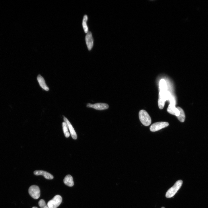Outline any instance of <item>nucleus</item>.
<instances>
[{
    "label": "nucleus",
    "mask_w": 208,
    "mask_h": 208,
    "mask_svg": "<svg viewBox=\"0 0 208 208\" xmlns=\"http://www.w3.org/2000/svg\"><path fill=\"white\" fill-rule=\"evenodd\" d=\"M32 208H37L36 207H32Z\"/></svg>",
    "instance_id": "6ab92c4d"
},
{
    "label": "nucleus",
    "mask_w": 208,
    "mask_h": 208,
    "mask_svg": "<svg viewBox=\"0 0 208 208\" xmlns=\"http://www.w3.org/2000/svg\"><path fill=\"white\" fill-rule=\"evenodd\" d=\"M38 205L41 208H49L43 199H41L39 201Z\"/></svg>",
    "instance_id": "a211bd4d"
},
{
    "label": "nucleus",
    "mask_w": 208,
    "mask_h": 208,
    "mask_svg": "<svg viewBox=\"0 0 208 208\" xmlns=\"http://www.w3.org/2000/svg\"><path fill=\"white\" fill-rule=\"evenodd\" d=\"M169 123L167 122H160L152 124L150 128V131L152 132L158 131L160 130L168 127Z\"/></svg>",
    "instance_id": "20e7f679"
},
{
    "label": "nucleus",
    "mask_w": 208,
    "mask_h": 208,
    "mask_svg": "<svg viewBox=\"0 0 208 208\" xmlns=\"http://www.w3.org/2000/svg\"><path fill=\"white\" fill-rule=\"evenodd\" d=\"M64 120L65 122L67 123L72 138L76 140L77 138V136L76 133L72 127V125L68 119L65 117H64Z\"/></svg>",
    "instance_id": "1a4fd4ad"
},
{
    "label": "nucleus",
    "mask_w": 208,
    "mask_h": 208,
    "mask_svg": "<svg viewBox=\"0 0 208 208\" xmlns=\"http://www.w3.org/2000/svg\"><path fill=\"white\" fill-rule=\"evenodd\" d=\"M62 127L65 137L66 138H68L70 136V134L69 132L68 128L67 125L65 121L62 123Z\"/></svg>",
    "instance_id": "f3484780"
},
{
    "label": "nucleus",
    "mask_w": 208,
    "mask_h": 208,
    "mask_svg": "<svg viewBox=\"0 0 208 208\" xmlns=\"http://www.w3.org/2000/svg\"><path fill=\"white\" fill-rule=\"evenodd\" d=\"M159 89L160 91L165 92L167 91L166 82L164 79H162L160 81Z\"/></svg>",
    "instance_id": "2eb2a0df"
},
{
    "label": "nucleus",
    "mask_w": 208,
    "mask_h": 208,
    "mask_svg": "<svg viewBox=\"0 0 208 208\" xmlns=\"http://www.w3.org/2000/svg\"><path fill=\"white\" fill-rule=\"evenodd\" d=\"M85 40L89 50H91L94 46V39L92 33L88 32L85 36Z\"/></svg>",
    "instance_id": "6e6552de"
},
{
    "label": "nucleus",
    "mask_w": 208,
    "mask_h": 208,
    "mask_svg": "<svg viewBox=\"0 0 208 208\" xmlns=\"http://www.w3.org/2000/svg\"><path fill=\"white\" fill-rule=\"evenodd\" d=\"M63 181L64 184L68 186L71 187L74 185L73 179L70 175H67Z\"/></svg>",
    "instance_id": "ddd939ff"
},
{
    "label": "nucleus",
    "mask_w": 208,
    "mask_h": 208,
    "mask_svg": "<svg viewBox=\"0 0 208 208\" xmlns=\"http://www.w3.org/2000/svg\"><path fill=\"white\" fill-rule=\"evenodd\" d=\"M180 112L179 115L177 116L178 120L181 122H184L185 119V115L183 110L180 107H176Z\"/></svg>",
    "instance_id": "4468645a"
},
{
    "label": "nucleus",
    "mask_w": 208,
    "mask_h": 208,
    "mask_svg": "<svg viewBox=\"0 0 208 208\" xmlns=\"http://www.w3.org/2000/svg\"><path fill=\"white\" fill-rule=\"evenodd\" d=\"M171 96L170 93L167 91H160L158 103L160 109H162L163 108L166 101L169 100Z\"/></svg>",
    "instance_id": "f257e3e1"
},
{
    "label": "nucleus",
    "mask_w": 208,
    "mask_h": 208,
    "mask_svg": "<svg viewBox=\"0 0 208 208\" xmlns=\"http://www.w3.org/2000/svg\"><path fill=\"white\" fill-rule=\"evenodd\" d=\"M37 79L40 86L42 88L47 91L49 90V88L46 85L44 79L40 75H39L38 76Z\"/></svg>",
    "instance_id": "f8f14e48"
},
{
    "label": "nucleus",
    "mask_w": 208,
    "mask_h": 208,
    "mask_svg": "<svg viewBox=\"0 0 208 208\" xmlns=\"http://www.w3.org/2000/svg\"><path fill=\"white\" fill-rule=\"evenodd\" d=\"M87 106L88 108H93L97 110H104L108 109L109 107L108 105L104 103H98L92 104H88Z\"/></svg>",
    "instance_id": "0eeeda50"
},
{
    "label": "nucleus",
    "mask_w": 208,
    "mask_h": 208,
    "mask_svg": "<svg viewBox=\"0 0 208 208\" xmlns=\"http://www.w3.org/2000/svg\"><path fill=\"white\" fill-rule=\"evenodd\" d=\"M28 193L34 199H37L40 197V190L37 186L34 185L30 186L28 190Z\"/></svg>",
    "instance_id": "423d86ee"
},
{
    "label": "nucleus",
    "mask_w": 208,
    "mask_h": 208,
    "mask_svg": "<svg viewBox=\"0 0 208 208\" xmlns=\"http://www.w3.org/2000/svg\"><path fill=\"white\" fill-rule=\"evenodd\" d=\"M139 116L141 122L144 126L150 125L151 122V119L146 111L143 110H141L139 112Z\"/></svg>",
    "instance_id": "7ed1b4c3"
},
{
    "label": "nucleus",
    "mask_w": 208,
    "mask_h": 208,
    "mask_svg": "<svg viewBox=\"0 0 208 208\" xmlns=\"http://www.w3.org/2000/svg\"><path fill=\"white\" fill-rule=\"evenodd\" d=\"M88 19V16L85 15L83 18L82 21V26L83 29L85 33H88V28L87 25V21Z\"/></svg>",
    "instance_id": "dca6fc26"
},
{
    "label": "nucleus",
    "mask_w": 208,
    "mask_h": 208,
    "mask_svg": "<svg viewBox=\"0 0 208 208\" xmlns=\"http://www.w3.org/2000/svg\"><path fill=\"white\" fill-rule=\"evenodd\" d=\"M161 208H165L164 207H162Z\"/></svg>",
    "instance_id": "aec40b11"
},
{
    "label": "nucleus",
    "mask_w": 208,
    "mask_h": 208,
    "mask_svg": "<svg viewBox=\"0 0 208 208\" xmlns=\"http://www.w3.org/2000/svg\"><path fill=\"white\" fill-rule=\"evenodd\" d=\"M34 174L36 176H43L45 178L48 180L53 179V176L50 173L43 171L36 170L34 171Z\"/></svg>",
    "instance_id": "9d476101"
},
{
    "label": "nucleus",
    "mask_w": 208,
    "mask_h": 208,
    "mask_svg": "<svg viewBox=\"0 0 208 208\" xmlns=\"http://www.w3.org/2000/svg\"><path fill=\"white\" fill-rule=\"evenodd\" d=\"M62 201L61 197L57 195L48 202L47 205L49 208H57L61 204Z\"/></svg>",
    "instance_id": "39448f33"
},
{
    "label": "nucleus",
    "mask_w": 208,
    "mask_h": 208,
    "mask_svg": "<svg viewBox=\"0 0 208 208\" xmlns=\"http://www.w3.org/2000/svg\"><path fill=\"white\" fill-rule=\"evenodd\" d=\"M183 181L181 180L177 181L174 185L166 192V197L167 198H171L173 197L182 186Z\"/></svg>",
    "instance_id": "f03ea898"
},
{
    "label": "nucleus",
    "mask_w": 208,
    "mask_h": 208,
    "mask_svg": "<svg viewBox=\"0 0 208 208\" xmlns=\"http://www.w3.org/2000/svg\"><path fill=\"white\" fill-rule=\"evenodd\" d=\"M167 111L170 114L176 116H178L180 114L179 111L174 104H170L167 108Z\"/></svg>",
    "instance_id": "9b49d317"
}]
</instances>
